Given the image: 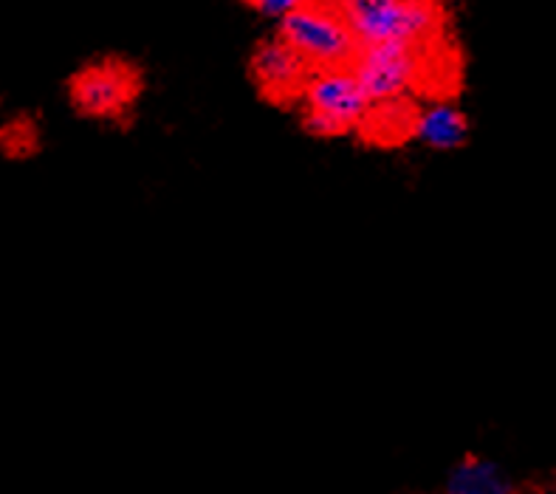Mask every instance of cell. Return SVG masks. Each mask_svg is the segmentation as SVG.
Segmentation results:
<instances>
[{
	"instance_id": "cell-1",
	"label": "cell",
	"mask_w": 556,
	"mask_h": 494,
	"mask_svg": "<svg viewBox=\"0 0 556 494\" xmlns=\"http://www.w3.org/2000/svg\"><path fill=\"white\" fill-rule=\"evenodd\" d=\"M333 7L351 26L353 37L365 46H438L444 42L446 14L441 0H333Z\"/></svg>"
},
{
	"instance_id": "cell-2",
	"label": "cell",
	"mask_w": 556,
	"mask_h": 494,
	"mask_svg": "<svg viewBox=\"0 0 556 494\" xmlns=\"http://www.w3.org/2000/svg\"><path fill=\"white\" fill-rule=\"evenodd\" d=\"M441 51H444V42L427 46V49L402 46V42L365 46L353 56L351 71L359 79L370 105L395 102V99H409L413 93L430 88V74L435 71Z\"/></svg>"
},
{
	"instance_id": "cell-3",
	"label": "cell",
	"mask_w": 556,
	"mask_h": 494,
	"mask_svg": "<svg viewBox=\"0 0 556 494\" xmlns=\"http://www.w3.org/2000/svg\"><path fill=\"white\" fill-rule=\"evenodd\" d=\"M277 37L289 42L314 71L348 68L359 54V40L342 17L333 0H308L296 12L286 14Z\"/></svg>"
},
{
	"instance_id": "cell-4",
	"label": "cell",
	"mask_w": 556,
	"mask_h": 494,
	"mask_svg": "<svg viewBox=\"0 0 556 494\" xmlns=\"http://www.w3.org/2000/svg\"><path fill=\"white\" fill-rule=\"evenodd\" d=\"M303 102V125L308 134L323 139L356 134L370 111V99L362 91L356 74L348 68H319L305 83L300 97Z\"/></svg>"
},
{
	"instance_id": "cell-5",
	"label": "cell",
	"mask_w": 556,
	"mask_h": 494,
	"mask_svg": "<svg viewBox=\"0 0 556 494\" xmlns=\"http://www.w3.org/2000/svg\"><path fill=\"white\" fill-rule=\"evenodd\" d=\"M141 93V74L136 65L116 56L88 63L71 77L68 99L88 119L119 122L134 111Z\"/></svg>"
},
{
	"instance_id": "cell-6",
	"label": "cell",
	"mask_w": 556,
	"mask_h": 494,
	"mask_svg": "<svg viewBox=\"0 0 556 494\" xmlns=\"http://www.w3.org/2000/svg\"><path fill=\"white\" fill-rule=\"evenodd\" d=\"M311 74L314 68L277 35L263 40L249 60V77L257 85L261 97L275 105L300 102Z\"/></svg>"
},
{
	"instance_id": "cell-7",
	"label": "cell",
	"mask_w": 556,
	"mask_h": 494,
	"mask_svg": "<svg viewBox=\"0 0 556 494\" xmlns=\"http://www.w3.org/2000/svg\"><path fill=\"white\" fill-rule=\"evenodd\" d=\"M469 136V122L452 99L435 97L427 105H418L413 122V139L427 144L430 150H458Z\"/></svg>"
},
{
	"instance_id": "cell-8",
	"label": "cell",
	"mask_w": 556,
	"mask_h": 494,
	"mask_svg": "<svg viewBox=\"0 0 556 494\" xmlns=\"http://www.w3.org/2000/svg\"><path fill=\"white\" fill-rule=\"evenodd\" d=\"M418 107L409 99H395V102H376L367 111L365 122L356 134L370 136L376 144H399V141L413 139V122H416Z\"/></svg>"
},
{
	"instance_id": "cell-9",
	"label": "cell",
	"mask_w": 556,
	"mask_h": 494,
	"mask_svg": "<svg viewBox=\"0 0 556 494\" xmlns=\"http://www.w3.org/2000/svg\"><path fill=\"white\" fill-rule=\"evenodd\" d=\"M450 494H515V489L492 464L469 455L452 472Z\"/></svg>"
},
{
	"instance_id": "cell-10",
	"label": "cell",
	"mask_w": 556,
	"mask_h": 494,
	"mask_svg": "<svg viewBox=\"0 0 556 494\" xmlns=\"http://www.w3.org/2000/svg\"><path fill=\"white\" fill-rule=\"evenodd\" d=\"M243 3H247V7H252L257 14H263V17L282 21L286 14L296 12V9L305 7L308 0H243Z\"/></svg>"
}]
</instances>
